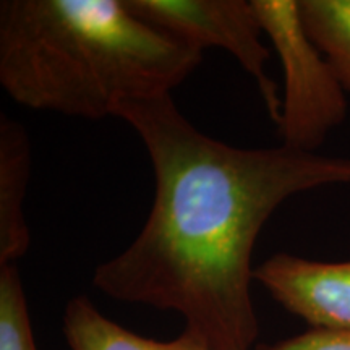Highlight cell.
I'll return each mask as SVG.
<instances>
[{
  "label": "cell",
  "instance_id": "6da1fadb",
  "mask_svg": "<svg viewBox=\"0 0 350 350\" xmlns=\"http://www.w3.org/2000/svg\"><path fill=\"white\" fill-rule=\"evenodd\" d=\"M116 117L139 135L156 178L138 237L98 266L93 282L129 304L177 312L211 350H253V248L266 221L301 191L350 183V159L281 144L245 150L201 133L172 96L122 103Z\"/></svg>",
  "mask_w": 350,
  "mask_h": 350
},
{
  "label": "cell",
  "instance_id": "7a4b0ae2",
  "mask_svg": "<svg viewBox=\"0 0 350 350\" xmlns=\"http://www.w3.org/2000/svg\"><path fill=\"white\" fill-rule=\"evenodd\" d=\"M203 51L135 15L125 0H3L0 83L21 106L116 117L122 103L170 94Z\"/></svg>",
  "mask_w": 350,
  "mask_h": 350
},
{
  "label": "cell",
  "instance_id": "3957f363",
  "mask_svg": "<svg viewBox=\"0 0 350 350\" xmlns=\"http://www.w3.org/2000/svg\"><path fill=\"white\" fill-rule=\"evenodd\" d=\"M284 70L279 135L286 146L312 151L347 116L342 83L301 21L299 0H252Z\"/></svg>",
  "mask_w": 350,
  "mask_h": 350
},
{
  "label": "cell",
  "instance_id": "277c9868",
  "mask_svg": "<svg viewBox=\"0 0 350 350\" xmlns=\"http://www.w3.org/2000/svg\"><path fill=\"white\" fill-rule=\"evenodd\" d=\"M135 15L161 31L203 51L219 47L235 57L255 80L266 111L278 124L282 98L266 72L269 49L261 41V25L247 0H125Z\"/></svg>",
  "mask_w": 350,
  "mask_h": 350
},
{
  "label": "cell",
  "instance_id": "5b68a950",
  "mask_svg": "<svg viewBox=\"0 0 350 350\" xmlns=\"http://www.w3.org/2000/svg\"><path fill=\"white\" fill-rule=\"evenodd\" d=\"M255 281L312 327L350 329V260L327 262L275 253L256 266Z\"/></svg>",
  "mask_w": 350,
  "mask_h": 350
},
{
  "label": "cell",
  "instance_id": "8992f818",
  "mask_svg": "<svg viewBox=\"0 0 350 350\" xmlns=\"http://www.w3.org/2000/svg\"><path fill=\"white\" fill-rule=\"evenodd\" d=\"M31 174V148L18 122L0 113V266L15 265L31 243L25 196Z\"/></svg>",
  "mask_w": 350,
  "mask_h": 350
},
{
  "label": "cell",
  "instance_id": "52a82bcc",
  "mask_svg": "<svg viewBox=\"0 0 350 350\" xmlns=\"http://www.w3.org/2000/svg\"><path fill=\"white\" fill-rule=\"evenodd\" d=\"M64 332L70 350H175V339L156 340L117 325L86 295L68 301Z\"/></svg>",
  "mask_w": 350,
  "mask_h": 350
},
{
  "label": "cell",
  "instance_id": "ba28073f",
  "mask_svg": "<svg viewBox=\"0 0 350 350\" xmlns=\"http://www.w3.org/2000/svg\"><path fill=\"white\" fill-rule=\"evenodd\" d=\"M301 21L350 93V0H300Z\"/></svg>",
  "mask_w": 350,
  "mask_h": 350
},
{
  "label": "cell",
  "instance_id": "9c48e42d",
  "mask_svg": "<svg viewBox=\"0 0 350 350\" xmlns=\"http://www.w3.org/2000/svg\"><path fill=\"white\" fill-rule=\"evenodd\" d=\"M0 350H39L15 265L0 266Z\"/></svg>",
  "mask_w": 350,
  "mask_h": 350
},
{
  "label": "cell",
  "instance_id": "30bf717a",
  "mask_svg": "<svg viewBox=\"0 0 350 350\" xmlns=\"http://www.w3.org/2000/svg\"><path fill=\"white\" fill-rule=\"evenodd\" d=\"M253 350H350V329L312 327L294 338L260 344Z\"/></svg>",
  "mask_w": 350,
  "mask_h": 350
},
{
  "label": "cell",
  "instance_id": "8fae6325",
  "mask_svg": "<svg viewBox=\"0 0 350 350\" xmlns=\"http://www.w3.org/2000/svg\"><path fill=\"white\" fill-rule=\"evenodd\" d=\"M175 350H211L206 347L201 340H198L195 336L188 334L187 331H183L177 339H175Z\"/></svg>",
  "mask_w": 350,
  "mask_h": 350
}]
</instances>
